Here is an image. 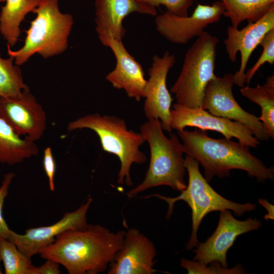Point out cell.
<instances>
[{"label": "cell", "instance_id": "23", "mask_svg": "<svg viewBox=\"0 0 274 274\" xmlns=\"http://www.w3.org/2000/svg\"><path fill=\"white\" fill-rule=\"evenodd\" d=\"M14 59L3 58L0 53V97H15L29 89L24 83L19 66Z\"/></svg>", "mask_w": 274, "mask_h": 274}, {"label": "cell", "instance_id": "32", "mask_svg": "<svg viewBox=\"0 0 274 274\" xmlns=\"http://www.w3.org/2000/svg\"><path fill=\"white\" fill-rule=\"evenodd\" d=\"M1 257H0V262H1ZM2 272L1 267H0V274H2Z\"/></svg>", "mask_w": 274, "mask_h": 274}, {"label": "cell", "instance_id": "11", "mask_svg": "<svg viewBox=\"0 0 274 274\" xmlns=\"http://www.w3.org/2000/svg\"><path fill=\"white\" fill-rule=\"evenodd\" d=\"M225 10L223 3L218 1L212 5L198 4L189 16H178L166 11L156 17V28L172 43L185 44L201 35L209 25L218 22Z\"/></svg>", "mask_w": 274, "mask_h": 274}, {"label": "cell", "instance_id": "22", "mask_svg": "<svg viewBox=\"0 0 274 274\" xmlns=\"http://www.w3.org/2000/svg\"><path fill=\"white\" fill-rule=\"evenodd\" d=\"M225 6L223 16L228 17L231 26L238 28L247 20L254 22L262 17L274 6V0H218Z\"/></svg>", "mask_w": 274, "mask_h": 274}, {"label": "cell", "instance_id": "28", "mask_svg": "<svg viewBox=\"0 0 274 274\" xmlns=\"http://www.w3.org/2000/svg\"><path fill=\"white\" fill-rule=\"evenodd\" d=\"M12 172L5 174L0 187V237L8 239L11 232L3 215V208L5 199L8 194L9 188L15 177Z\"/></svg>", "mask_w": 274, "mask_h": 274}, {"label": "cell", "instance_id": "30", "mask_svg": "<svg viewBox=\"0 0 274 274\" xmlns=\"http://www.w3.org/2000/svg\"><path fill=\"white\" fill-rule=\"evenodd\" d=\"M42 265L36 267L35 274H59V264L51 259H46Z\"/></svg>", "mask_w": 274, "mask_h": 274}, {"label": "cell", "instance_id": "26", "mask_svg": "<svg viewBox=\"0 0 274 274\" xmlns=\"http://www.w3.org/2000/svg\"><path fill=\"white\" fill-rule=\"evenodd\" d=\"M259 45L263 48L262 53L254 65L246 73V82L248 84L262 65L265 63L271 65L274 63V28L264 36Z\"/></svg>", "mask_w": 274, "mask_h": 274}, {"label": "cell", "instance_id": "19", "mask_svg": "<svg viewBox=\"0 0 274 274\" xmlns=\"http://www.w3.org/2000/svg\"><path fill=\"white\" fill-rule=\"evenodd\" d=\"M35 142L19 135L0 116V163L9 165L22 162L38 154Z\"/></svg>", "mask_w": 274, "mask_h": 274}, {"label": "cell", "instance_id": "6", "mask_svg": "<svg viewBox=\"0 0 274 274\" xmlns=\"http://www.w3.org/2000/svg\"><path fill=\"white\" fill-rule=\"evenodd\" d=\"M184 165L188 174V183L186 188L175 197H168L158 194H152L144 198L155 196L166 201L168 205L166 219L173 213L175 203L179 200L186 202L191 210L192 231L186 248L190 250L196 248L199 242L197 232L204 217L209 213L228 210L233 211L238 216L245 213L254 211L256 205L247 202L238 203L227 199L217 193L202 176L199 169L198 161L186 155Z\"/></svg>", "mask_w": 274, "mask_h": 274}, {"label": "cell", "instance_id": "8", "mask_svg": "<svg viewBox=\"0 0 274 274\" xmlns=\"http://www.w3.org/2000/svg\"><path fill=\"white\" fill-rule=\"evenodd\" d=\"M234 84L232 74H226L222 77L215 75L206 88L201 108L215 116L244 124L258 141L268 140L270 137L258 117L245 111L235 100L232 92Z\"/></svg>", "mask_w": 274, "mask_h": 274}, {"label": "cell", "instance_id": "29", "mask_svg": "<svg viewBox=\"0 0 274 274\" xmlns=\"http://www.w3.org/2000/svg\"><path fill=\"white\" fill-rule=\"evenodd\" d=\"M43 164L48 178L49 189L51 191H54L56 165L52 149L50 147H47L44 150Z\"/></svg>", "mask_w": 274, "mask_h": 274}, {"label": "cell", "instance_id": "18", "mask_svg": "<svg viewBox=\"0 0 274 274\" xmlns=\"http://www.w3.org/2000/svg\"><path fill=\"white\" fill-rule=\"evenodd\" d=\"M95 30L100 41L107 36L122 40L126 30L122 22L130 13L155 16L156 8L135 0H95Z\"/></svg>", "mask_w": 274, "mask_h": 274}, {"label": "cell", "instance_id": "21", "mask_svg": "<svg viewBox=\"0 0 274 274\" xmlns=\"http://www.w3.org/2000/svg\"><path fill=\"white\" fill-rule=\"evenodd\" d=\"M243 96L259 105L261 115L258 117L269 136L274 139V75L269 76L263 85L248 86L241 89Z\"/></svg>", "mask_w": 274, "mask_h": 274}, {"label": "cell", "instance_id": "33", "mask_svg": "<svg viewBox=\"0 0 274 274\" xmlns=\"http://www.w3.org/2000/svg\"><path fill=\"white\" fill-rule=\"evenodd\" d=\"M5 0H0V3L5 2Z\"/></svg>", "mask_w": 274, "mask_h": 274}, {"label": "cell", "instance_id": "2", "mask_svg": "<svg viewBox=\"0 0 274 274\" xmlns=\"http://www.w3.org/2000/svg\"><path fill=\"white\" fill-rule=\"evenodd\" d=\"M183 142L182 150L196 160L204 168V178L209 183L217 176L227 177L232 169L246 171L259 182L264 183L274 178L273 166L267 167L252 155L249 147L226 138L215 139L205 130H177Z\"/></svg>", "mask_w": 274, "mask_h": 274}, {"label": "cell", "instance_id": "31", "mask_svg": "<svg viewBox=\"0 0 274 274\" xmlns=\"http://www.w3.org/2000/svg\"><path fill=\"white\" fill-rule=\"evenodd\" d=\"M258 202L263 206L267 211V214H266L264 218L266 220H273V206L268 201L265 199L259 198L258 199Z\"/></svg>", "mask_w": 274, "mask_h": 274}, {"label": "cell", "instance_id": "27", "mask_svg": "<svg viewBox=\"0 0 274 274\" xmlns=\"http://www.w3.org/2000/svg\"><path fill=\"white\" fill-rule=\"evenodd\" d=\"M154 8L164 6L167 12L180 17L188 16V10L193 5V0H135Z\"/></svg>", "mask_w": 274, "mask_h": 274}, {"label": "cell", "instance_id": "12", "mask_svg": "<svg viewBox=\"0 0 274 274\" xmlns=\"http://www.w3.org/2000/svg\"><path fill=\"white\" fill-rule=\"evenodd\" d=\"M175 55L166 51L162 57L155 55L148 71L144 92V110L148 120L159 119L162 128L171 133L170 112L173 98L167 89L166 78L170 69L176 62Z\"/></svg>", "mask_w": 274, "mask_h": 274}, {"label": "cell", "instance_id": "7", "mask_svg": "<svg viewBox=\"0 0 274 274\" xmlns=\"http://www.w3.org/2000/svg\"><path fill=\"white\" fill-rule=\"evenodd\" d=\"M218 38L204 31L187 50L182 70L170 89L177 103L201 108L206 88L214 74Z\"/></svg>", "mask_w": 274, "mask_h": 274}, {"label": "cell", "instance_id": "13", "mask_svg": "<svg viewBox=\"0 0 274 274\" xmlns=\"http://www.w3.org/2000/svg\"><path fill=\"white\" fill-rule=\"evenodd\" d=\"M0 116L20 135L39 140L47 128V116L30 90L15 97H0Z\"/></svg>", "mask_w": 274, "mask_h": 274}, {"label": "cell", "instance_id": "9", "mask_svg": "<svg viewBox=\"0 0 274 274\" xmlns=\"http://www.w3.org/2000/svg\"><path fill=\"white\" fill-rule=\"evenodd\" d=\"M170 115L172 129L181 130L186 127H195L218 132L227 139L236 138L239 143L248 147L257 148L259 144L252 131L244 124L215 116L201 108H190L175 103Z\"/></svg>", "mask_w": 274, "mask_h": 274}, {"label": "cell", "instance_id": "10", "mask_svg": "<svg viewBox=\"0 0 274 274\" xmlns=\"http://www.w3.org/2000/svg\"><path fill=\"white\" fill-rule=\"evenodd\" d=\"M261 222L249 218L240 221L235 219L230 210L220 212L219 222L214 232L204 242L198 243L194 250L193 260L207 265L213 261L228 267L227 253L240 235L260 228Z\"/></svg>", "mask_w": 274, "mask_h": 274}, {"label": "cell", "instance_id": "25", "mask_svg": "<svg viewBox=\"0 0 274 274\" xmlns=\"http://www.w3.org/2000/svg\"><path fill=\"white\" fill-rule=\"evenodd\" d=\"M209 266L203 265L197 261L185 258L181 260V266L185 268L189 274H243L247 271L240 264L232 268L224 267L217 261L210 263Z\"/></svg>", "mask_w": 274, "mask_h": 274}, {"label": "cell", "instance_id": "1", "mask_svg": "<svg viewBox=\"0 0 274 274\" xmlns=\"http://www.w3.org/2000/svg\"><path fill=\"white\" fill-rule=\"evenodd\" d=\"M125 231L113 232L99 224H88L58 235L40 254L63 266L70 274H97L105 271L122 247Z\"/></svg>", "mask_w": 274, "mask_h": 274}, {"label": "cell", "instance_id": "5", "mask_svg": "<svg viewBox=\"0 0 274 274\" xmlns=\"http://www.w3.org/2000/svg\"><path fill=\"white\" fill-rule=\"evenodd\" d=\"M89 129L98 135L104 151L117 156L120 162L117 183L133 184L130 170L133 163L142 164L147 158L140 147L145 140L141 133L128 130L125 121L114 116L88 114L70 122L67 130Z\"/></svg>", "mask_w": 274, "mask_h": 274}, {"label": "cell", "instance_id": "15", "mask_svg": "<svg viewBox=\"0 0 274 274\" xmlns=\"http://www.w3.org/2000/svg\"><path fill=\"white\" fill-rule=\"evenodd\" d=\"M273 28L274 6L260 19L248 23L241 29L231 26L227 28V38L224 44L229 59L235 62L238 52L241 54L239 68L233 75L234 84L241 87L244 86L245 71L251 54L264 36Z\"/></svg>", "mask_w": 274, "mask_h": 274}, {"label": "cell", "instance_id": "3", "mask_svg": "<svg viewBox=\"0 0 274 274\" xmlns=\"http://www.w3.org/2000/svg\"><path fill=\"white\" fill-rule=\"evenodd\" d=\"M32 13L36 17L25 31L23 45L13 51L7 45L9 56L18 66L35 54L47 59L64 53L68 48L74 19L71 14L60 11L58 0H40Z\"/></svg>", "mask_w": 274, "mask_h": 274}, {"label": "cell", "instance_id": "24", "mask_svg": "<svg viewBox=\"0 0 274 274\" xmlns=\"http://www.w3.org/2000/svg\"><path fill=\"white\" fill-rule=\"evenodd\" d=\"M0 257L6 274H35L30 258L21 252L15 244L0 237Z\"/></svg>", "mask_w": 274, "mask_h": 274}, {"label": "cell", "instance_id": "14", "mask_svg": "<svg viewBox=\"0 0 274 274\" xmlns=\"http://www.w3.org/2000/svg\"><path fill=\"white\" fill-rule=\"evenodd\" d=\"M93 201L88 198L76 210L66 213L57 222L46 226L30 228L20 234L11 230L9 241L28 257L40 254L44 248L52 244L61 233L71 229H82L88 225L86 215Z\"/></svg>", "mask_w": 274, "mask_h": 274}, {"label": "cell", "instance_id": "20", "mask_svg": "<svg viewBox=\"0 0 274 274\" xmlns=\"http://www.w3.org/2000/svg\"><path fill=\"white\" fill-rule=\"evenodd\" d=\"M40 0H5L0 13V33L10 47L17 43L20 28L25 16L38 6Z\"/></svg>", "mask_w": 274, "mask_h": 274}, {"label": "cell", "instance_id": "4", "mask_svg": "<svg viewBox=\"0 0 274 274\" xmlns=\"http://www.w3.org/2000/svg\"><path fill=\"white\" fill-rule=\"evenodd\" d=\"M162 130L157 119L148 120L140 126V133L150 147V161L143 182L126 193L129 198L159 186H167L180 191L186 188L182 145L176 134L170 133L167 138Z\"/></svg>", "mask_w": 274, "mask_h": 274}, {"label": "cell", "instance_id": "17", "mask_svg": "<svg viewBox=\"0 0 274 274\" xmlns=\"http://www.w3.org/2000/svg\"><path fill=\"white\" fill-rule=\"evenodd\" d=\"M111 48L116 60L115 68L106 76V79L118 89H124L127 96L139 101L144 97L147 80L142 65L131 56L122 40L107 36L100 41Z\"/></svg>", "mask_w": 274, "mask_h": 274}, {"label": "cell", "instance_id": "16", "mask_svg": "<svg viewBox=\"0 0 274 274\" xmlns=\"http://www.w3.org/2000/svg\"><path fill=\"white\" fill-rule=\"evenodd\" d=\"M157 254L153 243L138 229L125 232L121 249L110 264L108 274H152Z\"/></svg>", "mask_w": 274, "mask_h": 274}]
</instances>
